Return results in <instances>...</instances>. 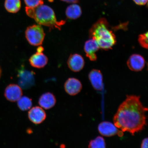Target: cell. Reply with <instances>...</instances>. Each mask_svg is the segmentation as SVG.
Returning a JSON list of instances; mask_svg holds the SVG:
<instances>
[{
    "label": "cell",
    "instance_id": "cell-25",
    "mask_svg": "<svg viewBox=\"0 0 148 148\" xmlns=\"http://www.w3.org/2000/svg\"><path fill=\"white\" fill-rule=\"evenodd\" d=\"M44 50V48L41 46H39L37 49V51L39 52H42Z\"/></svg>",
    "mask_w": 148,
    "mask_h": 148
},
{
    "label": "cell",
    "instance_id": "cell-16",
    "mask_svg": "<svg viewBox=\"0 0 148 148\" xmlns=\"http://www.w3.org/2000/svg\"><path fill=\"white\" fill-rule=\"evenodd\" d=\"M82 14V10L81 7L77 4L70 5L66 9V16L69 19H77L80 17Z\"/></svg>",
    "mask_w": 148,
    "mask_h": 148
},
{
    "label": "cell",
    "instance_id": "cell-1",
    "mask_svg": "<svg viewBox=\"0 0 148 148\" xmlns=\"http://www.w3.org/2000/svg\"><path fill=\"white\" fill-rule=\"evenodd\" d=\"M147 111L148 108L140 101V96L127 95L114 116V124L123 132H128L134 136L147 125Z\"/></svg>",
    "mask_w": 148,
    "mask_h": 148
},
{
    "label": "cell",
    "instance_id": "cell-21",
    "mask_svg": "<svg viewBox=\"0 0 148 148\" xmlns=\"http://www.w3.org/2000/svg\"><path fill=\"white\" fill-rule=\"evenodd\" d=\"M27 7L34 8L43 5V0H24Z\"/></svg>",
    "mask_w": 148,
    "mask_h": 148
},
{
    "label": "cell",
    "instance_id": "cell-12",
    "mask_svg": "<svg viewBox=\"0 0 148 148\" xmlns=\"http://www.w3.org/2000/svg\"><path fill=\"white\" fill-rule=\"evenodd\" d=\"M100 49L97 42L93 39L90 38L85 42L84 49L86 56L91 61H95L97 60L96 53Z\"/></svg>",
    "mask_w": 148,
    "mask_h": 148
},
{
    "label": "cell",
    "instance_id": "cell-23",
    "mask_svg": "<svg viewBox=\"0 0 148 148\" xmlns=\"http://www.w3.org/2000/svg\"><path fill=\"white\" fill-rule=\"evenodd\" d=\"M148 138H145L143 139L142 140L141 146V148H148Z\"/></svg>",
    "mask_w": 148,
    "mask_h": 148
},
{
    "label": "cell",
    "instance_id": "cell-22",
    "mask_svg": "<svg viewBox=\"0 0 148 148\" xmlns=\"http://www.w3.org/2000/svg\"><path fill=\"white\" fill-rule=\"evenodd\" d=\"M135 3L139 5H144L147 3L148 0H133Z\"/></svg>",
    "mask_w": 148,
    "mask_h": 148
},
{
    "label": "cell",
    "instance_id": "cell-6",
    "mask_svg": "<svg viewBox=\"0 0 148 148\" xmlns=\"http://www.w3.org/2000/svg\"><path fill=\"white\" fill-rule=\"evenodd\" d=\"M98 130L102 136L111 137L117 135L120 137L123 136V132L120 130L114 124L108 121H103L99 123Z\"/></svg>",
    "mask_w": 148,
    "mask_h": 148
},
{
    "label": "cell",
    "instance_id": "cell-4",
    "mask_svg": "<svg viewBox=\"0 0 148 148\" xmlns=\"http://www.w3.org/2000/svg\"><path fill=\"white\" fill-rule=\"evenodd\" d=\"M45 34L41 26L33 25L27 27L25 36L30 45L34 46L41 45L45 38Z\"/></svg>",
    "mask_w": 148,
    "mask_h": 148
},
{
    "label": "cell",
    "instance_id": "cell-17",
    "mask_svg": "<svg viewBox=\"0 0 148 148\" xmlns=\"http://www.w3.org/2000/svg\"><path fill=\"white\" fill-rule=\"evenodd\" d=\"M4 7L5 10L11 13L18 12L21 8V1L20 0H5Z\"/></svg>",
    "mask_w": 148,
    "mask_h": 148
},
{
    "label": "cell",
    "instance_id": "cell-13",
    "mask_svg": "<svg viewBox=\"0 0 148 148\" xmlns=\"http://www.w3.org/2000/svg\"><path fill=\"white\" fill-rule=\"evenodd\" d=\"M88 78L93 88L97 91L103 88V76L99 70L93 69L88 74Z\"/></svg>",
    "mask_w": 148,
    "mask_h": 148
},
{
    "label": "cell",
    "instance_id": "cell-19",
    "mask_svg": "<svg viewBox=\"0 0 148 148\" xmlns=\"http://www.w3.org/2000/svg\"><path fill=\"white\" fill-rule=\"evenodd\" d=\"M88 147L90 148H105L106 147V142L103 137L98 136L94 139L90 140Z\"/></svg>",
    "mask_w": 148,
    "mask_h": 148
},
{
    "label": "cell",
    "instance_id": "cell-5",
    "mask_svg": "<svg viewBox=\"0 0 148 148\" xmlns=\"http://www.w3.org/2000/svg\"><path fill=\"white\" fill-rule=\"evenodd\" d=\"M35 73L22 66L18 70L17 77L19 86L23 90H28L35 84Z\"/></svg>",
    "mask_w": 148,
    "mask_h": 148
},
{
    "label": "cell",
    "instance_id": "cell-20",
    "mask_svg": "<svg viewBox=\"0 0 148 148\" xmlns=\"http://www.w3.org/2000/svg\"><path fill=\"white\" fill-rule=\"evenodd\" d=\"M138 41L142 47L148 49V32L140 34L138 36Z\"/></svg>",
    "mask_w": 148,
    "mask_h": 148
},
{
    "label": "cell",
    "instance_id": "cell-26",
    "mask_svg": "<svg viewBox=\"0 0 148 148\" xmlns=\"http://www.w3.org/2000/svg\"><path fill=\"white\" fill-rule=\"evenodd\" d=\"M1 68H0V77H1Z\"/></svg>",
    "mask_w": 148,
    "mask_h": 148
},
{
    "label": "cell",
    "instance_id": "cell-3",
    "mask_svg": "<svg viewBox=\"0 0 148 148\" xmlns=\"http://www.w3.org/2000/svg\"><path fill=\"white\" fill-rule=\"evenodd\" d=\"M25 12L28 16L35 20L39 25L49 27L50 29H57L61 30L66 21L57 20L54 11L47 5H41L33 8L26 7Z\"/></svg>",
    "mask_w": 148,
    "mask_h": 148
},
{
    "label": "cell",
    "instance_id": "cell-15",
    "mask_svg": "<svg viewBox=\"0 0 148 148\" xmlns=\"http://www.w3.org/2000/svg\"><path fill=\"white\" fill-rule=\"evenodd\" d=\"M56 102V100L55 96L50 92L42 94L38 100L39 104L42 108L46 110L53 108Z\"/></svg>",
    "mask_w": 148,
    "mask_h": 148
},
{
    "label": "cell",
    "instance_id": "cell-24",
    "mask_svg": "<svg viewBox=\"0 0 148 148\" xmlns=\"http://www.w3.org/2000/svg\"><path fill=\"white\" fill-rule=\"evenodd\" d=\"M50 2H53L54 0H48ZM61 1L69 3H75L79 2L80 0H61Z\"/></svg>",
    "mask_w": 148,
    "mask_h": 148
},
{
    "label": "cell",
    "instance_id": "cell-7",
    "mask_svg": "<svg viewBox=\"0 0 148 148\" xmlns=\"http://www.w3.org/2000/svg\"><path fill=\"white\" fill-rule=\"evenodd\" d=\"M145 64L144 57L138 54L131 55L127 62V65L129 69L135 72L141 71L145 66Z\"/></svg>",
    "mask_w": 148,
    "mask_h": 148
},
{
    "label": "cell",
    "instance_id": "cell-11",
    "mask_svg": "<svg viewBox=\"0 0 148 148\" xmlns=\"http://www.w3.org/2000/svg\"><path fill=\"white\" fill-rule=\"evenodd\" d=\"M28 116L29 120L36 125L41 123L45 120L46 114L41 107L36 106L33 107L29 111Z\"/></svg>",
    "mask_w": 148,
    "mask_h": 148
},
{
    "label": "cell",
    "instance_id": "cell-10",
    "mask_svg": "<svg viewBox=\"0 0 148 148\" xmlns=\"http://www.w3.org/2000/svg\"><path fill=\"white\" fill-rule=\"evenodd\" d=\"M64 88L69 95L75 96L79 93L82 90V83L78 79L70 77L65 83Z\"/></svg>",
    "mask_w": 148,
    "mask_h": 148
},
{
    "label": "cell",
    "instance_id": "cell-8",
    "mask_svg": "<svg viewBox=\"0 0 148 148\" xmlns=\"http://www.w3.org/2000/svg\"><path fill=\"white\" fill-rule=\"evenodd\" d=\"M67 64L69 69L74 72L80 71L84 68L85 62L83 57L78 53L70 55L67 60Z\"/></svg>",
    "mask_w": 148,
    "mask_h": 148
},
{
    "label": "cell",
    "instance_id": "cell-2",
    "mask_svg": "<svg viewBox=\"0 0 148 148\" xmlns=\"http://www.w3.org/2000/svg\"><path fill=\"white\" fill-rule=\"evenodd\" d=\"M89 36L95 40L100 49L105 51L112 49L116 42V36L105 18H100L92 25L89 31Z\"/></svg>",
    "mask_w": 148,
    "mask_h": 148
},
{
    "label": "cell",
    "instance_id": "cell-18",
    "mask_svg": "<svg viewBox=\"0 0 148 148\" xmlns=\"http://www.w3.org/2000/svg\"><path fill=\"white\" fill-rule=\"evenodd\" d=\"M17 105L20 110L23 111L29 110L32 106V99L26 96L21 97L17 101Z\"/></svg>",
    "mask_w": 148,
    "mask_h": 148
},
{
    "label": "cell",
    "instance_id": "cell-14",
    "mask_svg": "<svg viewBox=\"0 0 148 148\" xmlns=\"http://www.w3.org/2000/svg\"><path fill=\"white\" fill-rule=\"evenodd\" d=\"M29 62L33 67L40 69L43 68L48 62L47 57L42 52H36L31 56L29 59Z\"/></svg>",
    "mask_w": 148,
    "mask_h": 148
},
{
    "label": "cell",
    "instance_id": "cell-9",
    "mask_svg": "<svg viewBox=\"0 0 148 148\" xmlns=\"http://www.w3.org/2000/svg\"><path fill=\"white\" fill-rule=\"evenodd\" d=\"M23 92L19 86L12 84H9L5 88L4 95L6 99L11 102H15L22 97Z\"/></svg>",
    "mask_w": 148,
    "mask_h": 148
}]
</instances>
